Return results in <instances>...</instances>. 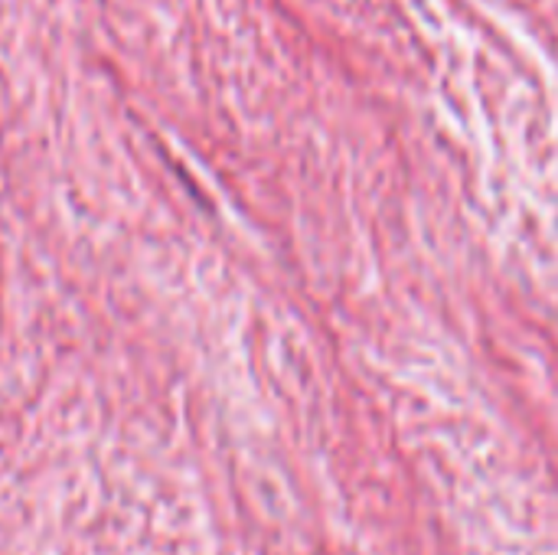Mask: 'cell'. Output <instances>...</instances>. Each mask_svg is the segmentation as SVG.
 I'll list each match as a JSON object with an SVG mask.
<instances>
[]
</instances>
